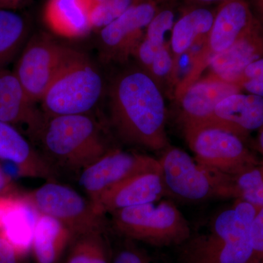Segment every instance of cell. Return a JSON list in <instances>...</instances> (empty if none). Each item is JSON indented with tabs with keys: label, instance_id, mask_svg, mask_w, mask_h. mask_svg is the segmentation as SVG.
<instances>
[{
	"label": "cell",
	"instance_id": "obj_1",
	"mask_svg": "<svg viewBox=\"0 0 263 263\" xmlns=\"http://www.w3.org/2000/svg\"><path fill=\"white\" fill-rule=\"evenodd\" d=\"M109 118L124 143L151 151L166 149V106L162 90L139 66L114 76L108 86Z\"/></svg>",
	"mask_w": 263,
	"mask_h": 263
},
{
	"label": "cell",
	"instance_id": "obj_23",
	"mask_svg": "<svg viewBox=\"0 0 263 263\" xmlns=\"http://www.w3.org/2000/svg\"><path fill=\"white\" fill-rule=\"evenodd\" d=\"M174 3H164L159 8L135 52L133 57L136 59L138 66L144 70H148L157 51L167 43L164 37L167 32L172 31L176 22L172 6Z\"/></svg>",
	"mask_w": 263,
	"mask_h": 263
},
{
	"label": "cell",
	"instance_id": "obj_33",
	"mask_svg": "<svg viewBox=\"0 0 263 263\" xmlns=\"http://www.w3.org/2000/svg\"><path fill=\"white\" fill-rule=\"evenodd\" d=\"M240 91L263 98V79L246 81L240 86Z\"/></svg>",
	"mask_w": 263,
	"mask_h": 263
},
{
	"label": "cell",
	"instance_id": "obj_24",
	"mask_svg": "<svg viewBox=\"0 0 263 263\" xmlns=\"http://www.w3.org/2000/svg\"><path fill=\"white\" fill-rule=\"evenodd\" d=\"M28 37L23 16L12 10L0 9V70L22 51Z\"/></svg>",
	"mask_w": 263,
	"mask_h": 263
},
{
	"label": "cell",
	"instance_id": "obj_28",
	"mask_svg": "<svg viewBox=\"0 0 263 263\" xmlns=\"http://www.w3.org/2000/svg\"><path fill=\"white\" fill-rule=\"evenodd\" d=\"M112 263H152L144 252L133 245H126L116 254Z\"/></svg>",
	"mask_w": 263,
	"mask_h": 263
},
{
	"label": "cell",
	"instance_id": "obj_14",
	"mask_svg": "<svg viewBox=\"0 0 263 263\" xmlns=\"http://www.w3.org/2000/svg\"><path fill=\"white\" fill-rule=\"evenodd\" d=\"M13 71L0 70V121L34 140L46 117L36 108Z\"/></svg>",
	"mask_w": 263,
	"mask_h": 263
},
{
	"label": "cell",
	"instance_id": "obj_29",
	"mask_svg": "<svg viewBox=\"0 0 263 263\" xmlns=\"http://www.w3.org/2000/svg\"><path fill=\"white\" fill-rule=\"evenodd\" d=\"M251 236L256 261L259 263L263 254V207L259 209L254 217L251 229Z\"/></svg>",
	"mask_w": 263,
	"mask_h": 263
},
{
	"label": "cell",
	"instance_id": "obj_9",
	"mask_svg": "<svg viewBox=\"0 0 263 263\" xmlns=\"http://www.w3.org/2000/svg\"><path fill=\"white\" fill-rule=\"evenodd\" d=\"M183 129L197 162L221 174L235 177L260 162L246 146L243 138L216 124Z\"/></svg>",
	"mask_w": 263,
	"mask_h": 263
},
{
	"label": "cell",
	"instance_id": "obj_15",
	"mask_svg": "<svg viewBox=\"0 0 263 263\" xmlns=\"http://www.w3.org/2000/svg\"><path fill=\"white\" fill-rule=\"evenodd\" d=\"M240 91L236 85L209 74L200 78L176 100L179 104L183 128L211 120L216 105L221 100Z\"/></svg>",
	"mask_w": 263,
	"mask_h": 263
},
{
	"label": "cell",
	"instance_id": "obj_7",
	"mask_svg": "<svg viewBox=\"0 0 263 263\" xmlns=\"http://www.w3.org/2000/svg\"><path fill=\"white\" fill-rule=\"evenodd\" d=\"M255 20L247 0H228L216 7L210 32L200 48L190 57V69L175 89L176 100L202 77L213 60L229 49Z\"/></svg>",
	"mask_w": 263,
	"mask_h": 263
},
{
	"label": "cell",
	"instance_id": "obj_36",
	"mask_svg": "<svg viewBox=\"0 0 263 263\" xmlns=\"http://www.w3.org/2000/svg\"><path fill=\"white\" fill-rule=\"evenodd\" d=\"M258 148L259 152L262 154V160H263V125L259 129V135H258Z\"/></svg>",
	"mask_w": 263,
	"mask_h": 263
},
{
	"label": "cell",
	"instance_id": "obj_22",
	"mask_svg": "<svg viewBox=\"0 0 263 263\" xmlns=\"http://www.w3.org/2000/svg\"><path fill=\"white\" fill-rule=\"evenodd\" d=\"M73 235L60 221L39 214L34 234L32 251L36 263H57Z\"/></svg>",
	"mask_w": 263,
	"mask_h": 263
},
{
	"label": "cell",
	"instance_id": "obj_32",
	"mask_svg": "<svg viewBox=\"0 0 263 263\" xmlns=\"http://www.w3.org/2000/svg\"><path fill=\"white\" fill-rule=\"evenodd\" d=\"M21 193L11 176L5 172L3 165L0 164V197L10 196Z\"/></svg>",
	"mask_w": 263,
	"mask_h": 263
},
{
	"label": "cell",
	"instance_id": "obj_27",
	"mask_svg": "<svg viewBox=\"0 0 263 263\" xmlns=\"http://www.w3.org/2000/svg\"><path fill=\"white\" fill-rule=\"evenodd\" d=\"M146 72L157 82L161 89L163 84L167 85L171 91L174 90V95L179 81L175 71L174 58L169 43H166L157 51L152 65Z\"/></svg>",
	"mask_w": 263,
	"mask_h": 263
},
{
	"label": "cell",
	"instance_id": "obj_31",
	"mask_svg": "<svg viewBox=\"0 0 263 263\" xmlns=\"http://www.w3.org/2000/svg\"><path fill=\"white\" fill-rule=\"evenodd\" d=\"M25 257L0 235V263H24Z\"/></svg>",
	"mask_w": 263,
	"mask_h": 263
},
{
	"label": "cell",
	"instance_id": "obj_5",
	"mask_svg": "<svg viewBox=\"0 0 263 263\" xmlns=\"http://www.w3.org/2000/svg\"><path fill=\"white\" fill-rule=\"evenodd\" d=\"M105 81L85 53L62 71L46 90L42 112L46 118L91 113L103 96Z\"/></svg>",
	"mask_w": 263,
	"mask_h": 263
},
{
	"label": "cell",
	"instance_id": "obj_11",
	"mask_svg": "<svg viewBox=\"0 0 263 263\" xmlns=\"http://www.w3.org/2000/svg\"><path fill=\"white\" fill-rule=\"evenodd\" d=\"M159 8L157 0H136L119 18L100 29L98 41L102 60L107 63L124 64L133 57Z\"/></svg>",
	"mask_w": 263,
	"mask_h": 263
},
{
	"label": "cell",
	"instance_id": "obj_4",
	"mask_svg": "<svg viewBox=\"0 0 263 263\" xmlns=\"http://www.w3.org/2000/svg\"><path fill=\"white\" fill-rule=\"evenodd\" d=\"M166 192L189 201L235 198L234 177L199 163L182 149L167 147L159 159Z\"/></svg>",
	"mask_w": 263,
	"mask_h": 263
},
{
	"label": "cell",
	"instance_id": "obj_21",
	"mask_svg": "<svg viewBox=\"0 0 263 263\" xmlns=\"http://www.w3.org/2000/svg\"><path fill=\"white\" fill-rule=\"evenodd\" d=\"M91 0H48L44 11L46 24L55 34L67 38L85 37L92 30Z\"/></svg>",
	"mask_w": 263,
	"mask_h": 263
},
{
	"label": "cell",
	"instance_id": "obj_37",
	"mask_svg": "<svg viewBox=\"0 0 263 263\" xmlns=\"http://www.w3.org/2000/svg\"><path fill=\"white\" fill-rule=\"evenodd\" d=\"M92 5L104 4V3H108L110 0H91Z\"/></svg>",
	"mask_w": 263,
	"mask_h": 263
},
{
	"label": "cell",
	"instance_id": "obj_8",
	"mask_svg": "<svg viewBox=\"0 0 263 263\" xmlns=\"http://www.w3.org/2000/svg\"><path fill=\"white\" fill-rule=\"evenodd\" d=\"M83 53L46 34H34L26 43L13 72L30 100L39 103L57 76Z\"/></svg>",
	"mask_w": 263,
	"mask_h": 263
},
{
	"label": "cell",
	"instance_id": "obj_38",
	"mask_svg": "<svg viewBox=\"0 0 263 263\" xmlns=\"http://www.w3.org/2000/svg\"><path fill=\"white\" fill-rule=\"evenodd\" d=\"M159 4H164V3H171V2H176L177 0H157Z\"/></svg>",
	"mask_w": 263,
	"mask_h": 263
},
{
	"label": "cell",
	"instance_id": "obj_20",
	"mask_svg": "<svg viewBox=\"0 0 263 263\" xmlns=\"http://www.w3.org/2000/svg\"><path fill=\"white\" fill-rule=\"evenodd\" d=\"M213 119L245 139L263 125V98L241 91L230 95L216 105Z\"/></svg>",
	"mask_w": 263,
	"mask_h": 263
},
{
	"label": "cell",
	"instance_id": "obj_34",
	"mask_svg": "<svg viewBox=\"0 0 263 263\" xmlns=\"http://www.w3.org/2000/svg\"><path fill=\"white\" fill-rule=\"evenodd\" d=\"M228 0H181V9L187 8H199V7H205L211 8L213 5H218L224 3Z\"/></svg>",
	"mask_w": 263,
	"mask_h": 263
},
{
	"label": "cell",
	"instance_id": "obj_17",
	"mask_svg": "<svg viewBox=\"0 0 263 263\" xmlns=\"http://www.w3.org/2000/svg\"><path fill=\"white\" fill-rule=\"evenodd\" d=\"M38 216L24 193L0 197V235L24 257L32 249Z\"/></svg>",
	"mask_w": 263,
	"mask_h": 263
},
{
	"label": "cell",
	"instance_id": "obj_16",
	"mask_svg": "<svg viewBox=\"0 0 263 263\" xmlns=\"http://www.w3.org/2000/svg\"><path fill=\"white\" fill-rule=\"evenodd\" d=\"M0 161L22 177L57 181V173L18 129L0 121Z\"/></svg>",
	"mask_w": 263,
	"mask_h": 263
},
{
	"label": "cell",
	"instance_id": "obj_19",
	"mask_svg": "<svg viewBox=\"0 0 263 263\" xmlns=\"http://www.w3.org/2000/svg\"><path fill=\"white\" fill-rule=\"evenodd\" d=\"M216 8H182L181 16L175 22L169 44L178 80L180 59L197 45L201 46L212 29Z\"/></svg>",
	"mask_w": 263,
	"mask_h": 263
},
{
	"label": "cell",
	"instance_id": "obj_39",
	"mask_svg": "<svg viewBox=\"0 0 263 263\" xmlns=\"http://www.w3.org/2000/svg\"><path fill=\"white\" fill-rule=\"evenodd\" d=\"M259 263H263V254L262 255V257H261L260 260H259Z\"/></svg>",
	"mask_w": 263,
	"mask_h": 263
},
{
	"label": "cell",
	"instance_id": "obj_13",
	"mask_svg": "<svg viewBox=\"0 0 263 263\" xmlns=\"http://www.w3.org/2000/svg\"><path fill=\"white\" fill-rule=\"evenodd\" d=\"M164 193L162 171H151L123 180L91 202L97 212L105 215L126 208L157 202Z\"/></svg>",
	"mask_w": 263,
	"mask_h": 263
},
{
	"label": "cell",
	"instance_id": "obj_6",
	"mask_svg": "<svg viewBox=\"0 0 263 263\" xmlns=\"http://www.w3.org/2000/svg\"><path fill=\"white\" fill-rule=\"evenodd\" d=\"M110 214L118 233L152 245H181L192 233L184 216L169 201L126 208Z\"/></svg>",
	"mask_w": 263,
	"mask_h": 263
},
{
	"label": "cell",
	"instance_id": "obj_18",
	"mask_svg": "<svg viewBox=\"0 0 263 263\" xmlns=\"http://www.w3.org/2000/svg\"><path fill=\"white\" fill-rule=\"evenodd\" d=\"M263 58V26L256 19L250 27L209 66V75L233 83L247 66Z\"/></svg>",
	"mask_w": 263,
	"mask_h": 263
},
{
	"label": "cell",
	"instance_id": "obj_35",
	"mask_svg": "<svg viewBox=\"0 0 263 263\" xmlns=\"http://www.w3.org/2000/svg\"><path fill=\"white\" fill-rule=\"evenodd\" d=\"M255 18L263 26V0H247Z\"/></svg>",
	"mask_w": 263,
	"mask_h": 263
},
{
	"label": "cell",
	"instance_id": "obj_25",
	"mask_svg": "<svg viewBox=\"0 0 263 263\" xmlns=\"http://www.w3.org/2000/svg\"><path fill=\"white\" fill-rule=\"evenodd\" d=\"M103 234L92 233L76 237L67 263H110Z\"/></svg>",
	"mask_w": 263,
	"mask_h": 263
},
{
	"label": "cell",
	"instance_id": "obj_30",
	"mask_svg": "<svg viewBox=\"0 0 263 263\" xmlns=\"http://www.w3.org/2000/svg\"><path fill=\"white\" fill-rule=\"evenodd\" d=\"M262 79L263 58H261L247 66L232 84L236 85L240 89V85L246 81Z\"/></svg>",
	"mask_w": 263,
	"mask_h": 263
},
{
	"label": "cell",
	"instance_id": "obj_26",
	"mask_svg": "<svg viewBox=\"0 0 263 263\" xmlns=\"http://www.w3.org/2000/svg\"><path fill=\"white\" fill-rule=\"evenodd\" d=\"M236 200L263 207V160L234 177Z\"/></svg>",
	"mask_w": 263,
	"mask_h": 263
},
{
	"label": "cell",
	"instance_id": "obj_3",
	"mask_svg": "<svg viewBox=\"0 0 263 263\" xmlns=\"http://www.w3.org/2000/svg\"><path fill=\"white\" fill-rule=\"evenodd\" d=\"M33 141L57 174L59 169L79 175L114 148L90 114L46 117Z\"/></svg>",
	"mask_w": 263,
	"mask_h": 263
},
{
	"label": "cell",
	"instance_id": "obj_10",
	"mask_svg": "<svg viewBox=\"0 0 263 263\" xmlns=\"http://www.w3.org/2000/svg\"><path fill=\"white\" fill-rule=\"evenodd\" d=\"M24 195L39 214L60 221L74 238L104 233L105 215L97 212L89 199L70 186L48 181Z\"/></svg>",
	"mask_w": 263,
	"mask_h": 263
},
{
	"label": "cell",
	"instance_id": "obj_2",
	"mask_svg": "<svg viewBox=\"0 0 263 263\" xmlns=\"http://www.w3.org/2000/svg\"><path fill=\"white\" fill-rule=\"evenodd\" d=\"M261 208L236 200L180 245L179 263H257L251 229Z\"/></svg>",
	"mask_w": 263,
	"mask_h": 263
},
{
	"label": "cell",
	"instance_id": "obj_12",
	"mask_svg": "<svg viewBox=\"0 0 263 263\" xmlns=\"http://www.w3.org/2000/svg\"><path fill=\"white\" fill-rule=\"evenodd\" d=\"M161 171L158 159L112 148L79 174V184L93 200L114 185L135 175Z\"/></svg>",
	"mask_w": 263,
	"mask_h": 263
}]
</instances>
